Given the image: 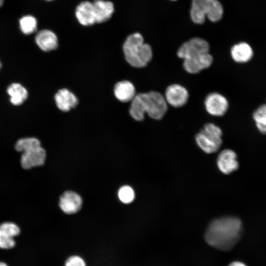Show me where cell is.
Segmentation results:
<instances>
[{
  "label": "cell",
  "instance_id": "cell-1",
  "mask_svg": "<svg viewBox=\"0 0 266 266\" xmlns=\"http://www.w3.org/2000/svg\"><path fill=\"white\" fill-rule=\"evenodd\" d=\"M242 224L240 219L234 217L216 219L209 224L205 234L208 244L222 250L232 248L240 237Z\"/></svg>",
  "mask_w": 266,
  "mask_h": 266
},
{
  "label": "cell",
  "instance_id": "cell-2",
  "mask_svg": "<svg viewBox=\"0 0 266 266\" xmlns=\"http://www.w3.org/2000/svg\"><path fill=\"white\" fill-rule=\"evenodd\" d=\"M167 110V103L164 96L157 91L136 94L131 101L130 114L135 120L144 119L145 113L151 118L162 119Z\"/></svg>",
  "mask_w": 266,
  "mask_h": 266
},
{
  "label": "cell",
  "instance_id": "cell-3",
  "mask_svg": "<svg viewBox=\"0 0 266 266\" xmlns=\"http://www.w3.org/2000/svg\"><path fill=\"white\" fill-rule=\"evenodd\" d=\"M123 49L127 62L135 67L145 66L153 57L151 46L144 42L143 36L138 33L128 36L124 42Z\"/></svg>",
  "mask_w": 266,
  "mask_h": 266
},
{
  "label": "cell",
  "instance_id": "cell-4",
  "mask_svg": "<svg viewBox=\"0 0 266 266\" xmlns=\"http://www.w3.org/2000/svg\"><path fill=\"white\" fill-rule=\"evenodd\" d=\"M223 14L222 4L218 0H193L190 10L192 20L201 24L207 17L212 22L220 20Z\"/></svg>",
  "mask_w": 266,
  "mask_h": 266
},
{
  "label": "cell",
  "instance_id": "cell-5",
  "mask_svg": "<svg viewBox=\"0 0 266 266\" xmlns=\"http://www.w3.org/2000/svg\"><path fill=\"white\" fill-rule=\"evenodd\" d=\"M222 131L220 127L212 123L205 124L195 136L200 148L204 152L211 154L217 152L222 143Z\"/></svg>",
  "mask_w": 266,
  "mask_h": 266
},
{
  "label": "cell",
  "instance_id": "cell-6",
  "mask_svg": "<svg viewBox=\"0 0 266 266\" xmlns=\"http://www.w3.org/2000/svg\"><path fill=\"white\" fill-rule=\"evenodd\" d=\"M209 51L208 43L200 37H194L185 42L177 50V56L185 59L201 54L208 53Z\"/></svg>",
  "mask_w": 266,
  "mask_h": 266
},
{
  "label": "cell",
  "instance_id": "cell-7",
  "mask_svg": "<svg viewBox=\"0 0 266 266\" xmlns=\"http://www.w3.org/2000/svg\"><path fill=\"white\" fill-rule=\"evenodd\" d=\"M204 106L206 111L210 115L220 117L227 111L229 102L223 95L217 92H213L209 94L205 98Z\"/></svg>",
  "mask_w": 266,
  "mask_h": 266
},
{
  "label": "cell",
  "instance_id": "cell-8",
  "mask_svg": "<svg viewBox=\"0 0 266 266\" xmlns=\"http://www.w3.org/2000/svg\"><path fill=\"white\" fill-rule=\"evenodd\" d=\"M189 93L183 86L178 84H172L166 89L164 97L167 104L174 107L184 106L189 99Z\"/></svg>",
  "mask_w": 266,
  "mask_h": 266
},
{
  "label": "cell",
  "instance_id": "cell-9",
  "mask_svg": "<svg viewBox=\"0 0 266 266\" xmlns=\"http://www.w3.org/2000/svg\"><path fill=\"white\" fill-rule=\"evenodd\" d=\"M20 233L19 227L14 223L5 222L0 224V248L9 250L16 245L14 237Z\"/></svg>",
  "mask_w": 266,
  "mask_h": 266
},
{
  "label": "cell",
  "instance_id": "cell-10",
  "mask_svg": "<svg viewBox=\"0 0 266 266\" xmlns=\"http://www.w3.org/2000/svg\"><path fill=\"white\" fill-rule=\"evenodd\" d=\"M212 63L213 57L208 52L184 59L183 66L187 72L196 74L209 67Z\"/></svg>",
  "mask_w": 266,
  "mask_h": 266
},
{
  "label": "cell",
  "instance_id": "cell-11",
  "mask_svg": "<svg viewBox=\"0 0 266 266\" xmlns=\"http://www.w3.org/2000/svg\"><path fill=\"white\" fill-rule=\"evenodd\" d=\"M46 151L39 146L23 152L21 156L20 163L22 167L26 169L42 166L46 159Z\"/></svg>",
  "mask_w": 266,
  "mask_h": 266
},
{
  "label": "cell",
  "instance_id": "cell-12",
  "mask_svg": "<svg viewBox=\"0 0 266 266\" xmlns=\"http://www.w3.org/2000/svg\"><path fill=\"white\" fill-rule=\"evenodd\" d=\"M217 164L219 170L229 174L236 170L239 167L236 153L231 149H225L219 154Z\"/></svg>",
  "mask_w": 266,
  "mask_h": 266
},
{
  "label": "cell",
  "instance_id": "cell-13",
  "mask_svg": "<svg viewBox=\"0 0 266 266\" xmlns=\"http://www.w3.org/2000/svg\"><path fill=\"white\" fill-rule=\"evenodd\" d=\"M82 203V199L78 194L72 191H67L61 197L59 206L65 213L72 214L80 209Z\"/></svg>",
  "mask_w": 266,
  "mask_h": 266
},
{
  "label": "cell",
  "instance_id": "cell-14",
  "mask_svg": "<svg viewBox=\"0 0 266 266\" xmlns=\"http://www.w3.org/2000/svg\"><path fill=\"white\" fill-rule=\"evenodd\" d=\"M75 16L79 23L83 26H89L96 23L93 3L84 1L79 3L75 9Z\"/></svg>",
  "mask_w": 266,
  "mask_h": 266
},
{
  "label": "cell",
  "instance_id": "cell-15",
  "mask_svg": "<svg viewBox=\"0 0 266 266\" xmlns=\"http://www.w3.org/2000/svg\"><path fill=\"white\" fill-rule=\"evenodd\" d=\"M35 41L39 48L45 52L54 50L58 46L57 35L54 32L49 30L39 31L35 35Z\"/></svg>",
  "mask_w": 266,
  "mask_h": 266
},
{
  "label": "cell",
  "instance_id": "cell-16",
  "mask_svg": "<svg viewBox=\"0 0 266 266\" xmlns=\"http://www.w3.org/2000/svg\"><path fill=\"white\" fill-rule=\"evenodd\" d=\"M58 108L63 112L69 111L78 104V100L74 94L67 89L59 90L55 95Z\"/></svg>",
  "mask_w": 266,
  "mask_h": 266
},
{
  "label": "cell",
  "instance_id": "cell-17",
  "mask_svg": "<svg viewBox=\"0 0 266 266\" xmlns=\"http://www.w3.org/2000/svg\"><path fill=\"white\" fill-rule=\"evenodd\" d=\"M92 3L96 23H103L111 17L114 11V6L111 1L95 0Z\"/></svg>",
  "mask_w": 266,
  "mask_h": 266
},
{
  "label": "cell",
  "instance_id": "cell-18",
  "mask_svg": "<svg viewBox=\"0 0 266 266\" xmlns=\"http://www.w3.org/2000/svg\"><path fill=\"white\" fill-rule=\"evenodd\" d=\"M114 94L116 98L123 102L131 101L136 95L133 84L127 80L117 83L114 86Z\"/></svg>",
  "mask_w": 266,
  "mask_h": 266
},
{
  "label": "cell",
  "instance_id": "cell-19",
  "mask_svg": "<svg viewBox=\"0 0 266 266\" xmlns=\"http://www.w3.org/2000/svg\"><path fill=\"white\" fill-rule=\"evenodd\" d=\"M232 59L236 63H244L251 59L253 51L251 47L247 43L240 42L234 45L231 48Z\"/></svg>",
  "mask_w": 266,
  "mask_h": 266
},
{
  "label": "cell",
  "instance_id": "cell-20",
  "mask_svg": "<svg viewBox=\"0 0 266 266\" xmlns=\"http://www.w3.org/2000/svg\"><path fill=\"white\" fill-rule=\"evenodd\" d=\"M10 97V102L15 106L23 103L28 97L26 88L19 83H13L9 85L6 90Z\"/></svg>",
  "mask_w": 266,
  "mask_h": 266
},
{
  "label": "cell",
  "instance_id": "cell-21",
  "mask_svg": "<svg viewBox=\"0 0 266 266\" xmlns=\"http://www.w3.org/2000/svg\"><path fill=\"white\" fill-rule=\"evenodd\" d=\"M253 118L258 130L266 134V104L260 105L254 112Z\"/></svg>",
  "mask_w": 266,
  "mask_h": 266
},
{
  "label": "cell",
  "instance_id": "cell-22",
  "mask_svg": "<svg viewBox=\"0 0 266 266\" xmlns=\"http://www.w3.org/2000/svg\"><path fill=\"white\" fill-rule=\"evenodd\" d=\"M19 25L22 32L29 35L36 31L37 21L33 16L26 15L19 20Z\"/></svg>",
  "mask_w": 266,
  "mask_h": 266
},
{
  "label": "cell",
  "instance_id": "cell-23",
  "mask_svg": "<svg viewBox=\"0 0 266 266\" xmlns=\"http://www.w3.org/2000/svg\"><path fill=\"white\" fill-rule=\"evenodd\" d=\"M40 145V142L37 138L25 137L19 139L16 142L15 148L16 151L23 153Z\"/></svg>",
  "mask_w": 266,
  "mask_h": 266
},
{
  "label": "cell",
  "instance_id": "cell-24",
  "mask_svg": "<svg viewBox=\"0 0 266 266\" xmlns=\"http://www.w3.org/2000/svg\"><path fill=\"white\" fill-rule=\"evenodd\" d=\"M118 197L124 203H129L134 199V193L133 189L129 186H122L118 191Z\"/></svg>",
  "mask_w": 266,
  "mask_h": 266
},
{
  "label": "cell",
  "instance_id": "cell-25",
  "mask_svg": "<svg viewBox=\"0 0 266 266\" xmlns=\"http://www.w3.org/2000/svg\"><path fill=\"white\" fill-rule=\"evenodd\" d=\"M64 266H87L84 259L78 255H72L66 260Z\"/></svg>",
  "mask_w": 266,
  "mask_h": 266
},
{
  "label": "cell",
  "instance_id": "cell-26",
  "mask_svg": "<svg viewBox=\"0 0 266 266\" xmlns=\"http://www.w3.org/2000/svg\"><path fill=\"white\" fill-rule=\"evenodd\" d=\"M229 266H246L245 264H244V263L241 262L235 261L230 264Z\"/></svg>",
  "mask_w": 266,
  "mask_h": 266
},
{
  "label": "cell",
  "instance_id": "cell-27",
  "mask_svg": "<svg viewBox=\"0 0 266 266\" xmlns=\"http://www.w3.org/2000/svg\"><path fill=\"white\" fill-rule=\"evenodd\" d=\"M0 266H8L6 263L4 262L0 261Z\"/></svg>",
  "mask_w": 266,
  "mask_h": 266
},
{
  "label": "cell",
  "instance_id": "cell-28",
  "mask_svg": "<svg viewBox=\"0 0 266 266\" xmlns=\"http://www.w3.org/2000/svg\"><path fill=\"white\" fill-rule=\"evenodd\" d=\"M4 0H0V8L1 7V6L3 4Z\"/></svg>",
  "mask_w": 266,
  "mask_h": 266
},
{
  "label": "cell",
  "instance_id": "cell-29",
  "mask_svg": "<svg viewBox=\"0 0 266 266\" xmlns=\"http://www.w3.org/2000/svg\"><path fill=\"white\" fill-rule=\"evenodd\" d=\"M1 66H2L1 63L0 62V70L1 68Z\"/></svg>",
  "mask_w": 266,
  "mask_h": 266
},
{
  "label": "cell",
  "instance_id": "cell-30",
  "mask_svg": "<svg viewBox=\"0 0 266 266\" xmlns=\"http://www.w3.org/2000/svg\"><path fill=\"white\" fill-rule=\"evenodd\" d=\"M46 0L51 1V0Z\"/></svg>",
  "mask_w": 266,
  "mask_h": 266
},
{
  "label": "cell",
  "instance_id": "cell-31",
  "mask_svg": "<svg viewBox=\"0 0 266 266\" xmlns=\"http://www.w3.org/2000/svg\"></svg>",
  "mask_w": 266,
  "mask_h": 266
}]
</instances>
